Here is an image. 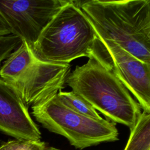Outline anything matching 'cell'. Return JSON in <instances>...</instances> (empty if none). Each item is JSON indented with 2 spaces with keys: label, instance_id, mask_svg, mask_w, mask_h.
Masks as SVG:
<instances>
[{
  "label": "cell",
  "instance_id": "6da1fadb",
  "mask_svg": "<svg viewBox=\"0 0 150 150\" xmlns=\"http://www.w3.org/2000/svg\"><path fill=\"white\" fill-rule=\"evenodd\" d=\"M76 2L97 36L150 64V0Z\"/></svg>",
  "mask_w": 150,
  "mask_h": 150
},
{
  "label": "cell",
  "instance_id": "7a4b0ae2",
  "mask_svg": "<svg viewBox=\"0 0 150 150\" xmlns=\"http://www.w3.org/2000/svg\"><path fill=\"white\" fill-rule=\"evenodd\" d=\"M66 83L107 120L130 129L141 113L138 103L115 76L93 57L76 66Z\"/></svg>",
  "mask_w": 150,
  "mask_h": 150
},
{
  "label": "cell",
  "instance_id": "3957f363",
  "mask_svg": "<svg viewBox=\"0 0 150 150\" xmlns=\"http://www.w3.org/2000/svg\"><path fill=\"white\" fill-rule=\"evenodd\" d=\"M96 33L77 4L69 1L53 16L30 49L40 61L69 63L88 57Z\"/></svg>",
  "mask_w": 150,
  "mask_h": 150
},
{
  "label": "cell",
  "instance_id": "277c9868",
  "mask_svg": "<svg viewBox=\"0 0 150 150\" xmlns=\"http://www.w3.org/2000/svg\"><path fill=\"white\" fill-rule=\"evenodd\" d=\"M31 108L33 116L43 128L65 137L77 149L119 139L116 124L77 113L64 105L57 94Z\"/></svg>",
  "mask_w": 150,
  "mask_h": 150
},
{
  "label": "cell",
  "instance_id": "5b68a950",
  "mask_svg": "<svg viewBox=\"0 0 150 150\" xmlns=\"http://www.w3.org/2000/svg\"><path fill=\"white\" fill-rule=\"evenodd\" d=\"M112 72L137 99L141 110L150 113V64L144 62L114 42L96 35L88 57Z\"/></svg>",
  "mask_w": 150,
  "mask_h": 150
},
{
  "label": "cell",
  "instance_id": "8992f818",
  "mask_svg": "<svg viewBox=\"0 0 150 150\" xmlns=\"http://www.w3.org/2000/svg\"><path fill=\"white\" fill-rule=\"evenodd\" d=\"M67 0H1L0 14L11 33L31 49L40 34Z\"/></svg>",
  "mask_w": 150,
  "mask_h": 150
},
{
  "label": "cell",
  "instance_id": "52a82bcc",
  "mask_svg": "<svg viewBox=\"0 0 150 150\" xmlns=\"http://www.w3.org/2000/svg\"><path fill=\"white\" fill-rule=\"evenodd\" d=\"M69 63L33 62L11 86L29 107L40 104L56 95L64 87L70 72Z\"/></svg>",
  "mask_w": 150,
  "mask_h": 150
},
{
  "label": "cell",
  "instance_id": "ba28073f",
  "mask_svg": "<svg viewBox=\"0 0 150 150\" xmlns=\"http://www.w3.org/2000/svg\"><path fill=\"white\" fill-rule=\"evenodd\" d=\"M0 131L15 139L38 141L41 132L28 107L17 93L0 78Z\"/></svg>",
  "mask_w": 150,
  "mask_h": 150
},
{
  "label": "cell",
  "instance_id": "9c48e42d",
  "mask_svg": "<svg viewBox=\"0 0 150 150\" xmlns=\"http://www.w3.org/2000/svg\"><path fill=\"white\" fill-rule=\"evenodd\" d=\"M34 60L30 48L25 42L22 41L1 67L0 78L11 86Z\"/></svg>",
  "mask_w": 150,
  "mask_h": 150
},
{
  "label": "cell",
  "instance_id": "30bf717a",
  "mask_svg": "<svg viewBox=\"0 0 150 150\" xmlns=\"http://www.w3.org/2000/svg\"><path fill=\"white\" fill-rule=\"evenodd\" d=\"M124 150H150V113L141 112L130 129Z\"/></svg>",
  "mask_w": 150,
  "mask_h": 150
},
{
  "label": "cell",
  "instance_id": "8fae6325",
  "mask_svg": "<svg viewBox=\"0 0 150 150\" xmlns=\"http://www.w3.org/2000/svg\"><path fill=\"white\" fill-rule=\"evenodd\" d=\"M57 96L64 105L77 113L95 119L103 118L86 100L73 91H60Z\"/></svg>",
  "mask_w": 150,
  "mask_h": 150
},
{
  "label": "cell",
  "instance_id": "7c38bea8",
  "mask_svg": "<svg viewBox=\"0 0 150 150\" xmlns=\"http://www.w3.org/2000/svg\"><path fill=\"white\" fill-rule=\"evenodd\" d=\"M0 150H60L49 145L47 143L38 141L15 139L4 142L0 145Z\"/></svg>",
  "mask_w": 150,
  "mask_h": 150
},
{
  "label": "cell",
  "instance_id": "4fadbf2b",
  "mask_svg": "<svg viewBox=\"0 0 150 150\" xmlns=\"http://www.w3.org/2000/svg\"><path fill=\"white\" fill-rule=\"evenodd\" d=\"M21 43V39L12 34L0 36V65Z\"/></svg>",
  "mask_w": 150,
  "mask_h": 150
},
{
  "label": "cell",
  "instance_id": "5bb4252c",
  "mask_svg": "<svg viewBox=\"0 0 150 150\" xmlns=\"http://www.w3.org/2000/svg\"><path fill=\"white\" fill-rule=\"evenodd\" d=\"M10 34H11L10 30L2 16L0 14V36H5Z\"/></svg>",
  "mask_w": 150,
  "mask_h": 150
}]
</instances>
